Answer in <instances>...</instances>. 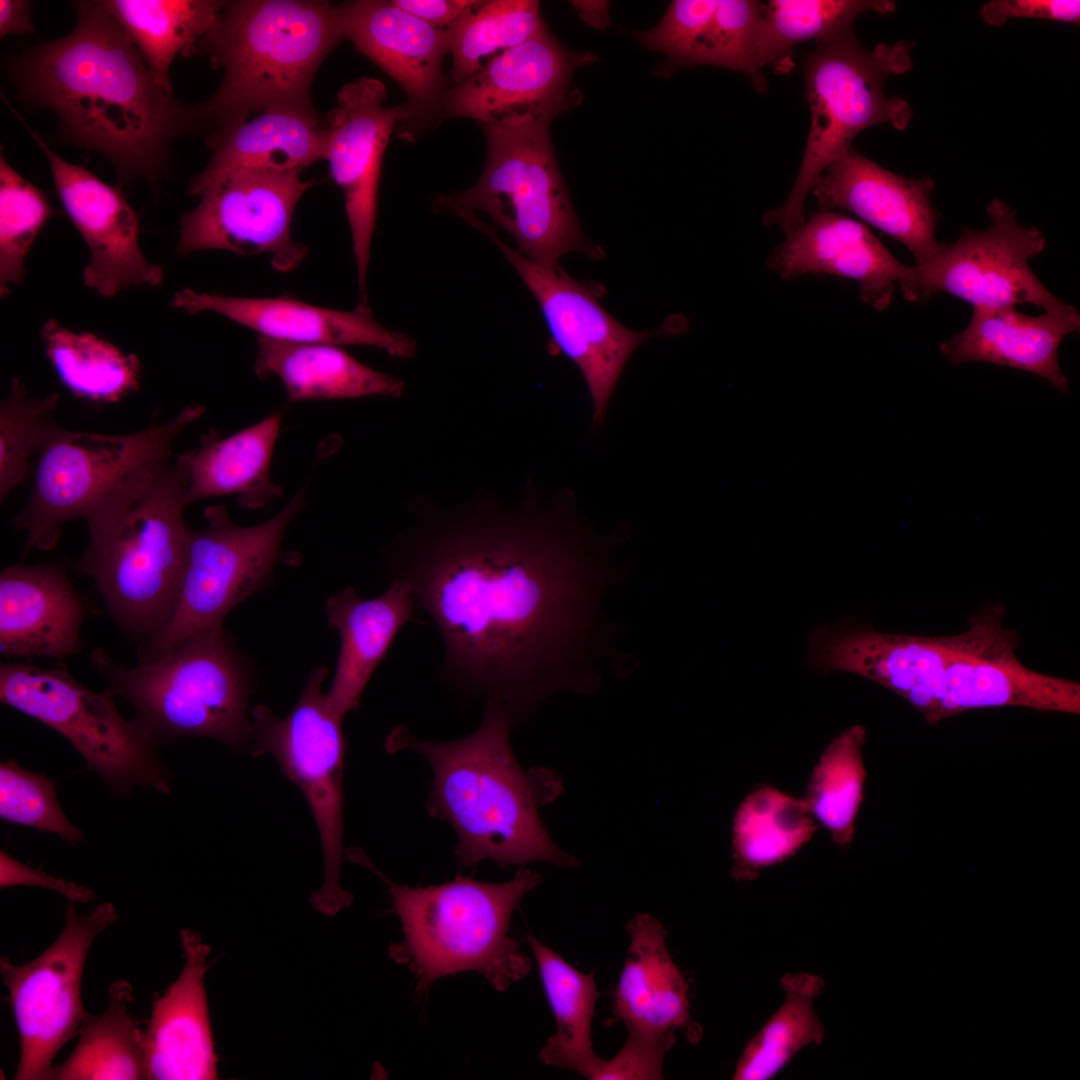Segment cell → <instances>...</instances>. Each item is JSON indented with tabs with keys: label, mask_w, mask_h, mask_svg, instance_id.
<instances>
[{
	"label": "cell",
	"mask_w": 1080,
	"mask_h": 1080,
	"mask_svg": "<svg viewBox=\"0 0 1080 1080\" xmlns=\"http://www.w3.org/2000/svg\"><path fill=\"white\" fill-rule=\"evenodd\" d=\"M896 10L889 0H772L764 11L754 49V63L762 72L773 66L785 73L793 66V48L808 40L824 42L853 30L861 14H887Z\"/></svg>",
	"instance_id": "40"
},
{
	"label": "cell",
	"mask_w": 1080,
	"mask_h": 1080,
	"mask_svg": "<svg viewBox=\"0 0 1080 1080\" xmlns=\"http://www.w3.org/2000/svg\"><path fill=\"white\" fill-rule=\"evenodd\" d=\"M67 36L9 60L21 98L50 109L62 140L95 150L120 186L158 184L172 141L202 126L198 107L182 104L154 78L130 36L102 1H77Z\"/></svg>",
	"instance_id": "2"
},
{
	"label": "cell",
	"mask_w": 1080,
	"mask_h": 1080,
	"mask_svg": "<svg viewBox=\"0 0 1080 1080\" xmlns=\"http://www.w3.org/2000/svg\"><path fill=\"white\" fill-rule=\"evenodd\" d=\"M392 2L427 24L446 29L477 0H393Z\"/></svg>",
	"instance_id": "52"
},
{
	"label": "cell",
	"mask_w": 1080,
	"mask_h": 1080,
	"mask_svg": "<svg viewBox=\"0 0 1080 1080\" xmlns=\"http://www.w3.org/2000/svg\"><path fill=\"white\" fill-rule=\"evenodd\" d=\"M824 980L809 972L787 973L781 978L784 1001L739 1057L733 1079H770L805 1046L820 1044L825 1028L814 1009Z\"/></svg>",
	"instance_id": "41"
},
{
	"label": "cell",
	"mask_w": 1080,
	"mask_h": 1080,
	"mask_svg": "<svg viewBox=\"0 0 1080 1080\" xmlns=\"http://www.w3.org/2000/svg\"><path fill=\"white\" fill-rule=\"evenodd\" d=\"M416 610L410 587L397 579L374 598H362L346 587L327 600V623L339 634L340 650L326 694L340 715L358 709L372 675Z\"/></svg>",
	"instance_id": "31"
},
{
	"label": "cell",
	"mask_w": 1080,
	"mask_h": 1080,
	"mask_svg": "<svg viewBox=\"0 0 1080 1080\" xmlns=\"http://www.w3.org/2000/svg\"><path fill=\"white\" fill-rule=\"evenodd\" d=\"M58 402V393L30 397L24 384L12 379L0 404L1 501L25 481L32 469L31 458L58 426L53 418Z\"/></svg>",
	"instance_id": "44"
},
{
	"label": "cell",
	"mask_w": 1080,
	"mask_h": 1080,
	"mask_svg": "<svg viewBox=\"0 0 1080 1080\" xmlns=\"http://www.w3.org/2000/svg\"><path fill=\"white\" fill-rule=\"evenodd\" d=\"M351 857L386 884L404 934L390 953L409 965L418 990L447 975L476 971L504 991L529 973L531 960L509 935V926L522 898L539 884L538 873L519 866L503 883L458 876L440 885L409 887L390 881L359 851Z\"/></svg>",
	"instance_id": "6"
},
{
	"label": "cell",
	"mask_w": 1080,
	"mask_h": 1080,
	"mask_svg": "<svg viewBox=\"0 0 1080 1080\" xmlns=\"http://www.w3.org/2000/svg\"><path fill=\"white\" fill-rule=\"evenodd\" d=\"M282 413L275 412L227 437L211 431L197 448L177 457L184 463L189 504L234 495L244 509H259L281 497L283 488L270 476Z\"/></svg>",
	"instance_id": "33"
},
{
	"label": "cell",
	"mask_w": 1080,
	"mask_h": 1080,
	"mask_svg": "<svg viewBox=\"0 0 1080 1080\" xmlns=\"http://www.w3.org/2000/svg\"><path fill=\"white\" fill-rule=\"evenodd\" d=\"M580 18L590 26L602 29L610 21L609 6L606 1H572L571 2Z\"/></svg>",
	"instance_id": "54"
},
{
	"label": "cell",
	"mask_w": 1080,
	"mask_h": 1080,
	"mask_svg": "<svg viewBox=\"0 0 1080 1080\" xmlns=\"http://www.w3.org/2000/svg\"><path fill=\"white\" fill-rule=\"evenodd\" d=\"M934 181L897 175L851 147L833 161L811 189L821 208L847 210L904 245L920 265L944 244L935 238Z\"/></svg>",
	"instance_id": "25"
},
{
	"label": "cell",
	"mask_w": 1080,
	"mask_h": 1080,
	"mask_svg": "<svg viewBox=\"0 0 1080 1080\" xmlns=\"http://www.w3.org/2000/svg\"><path fill=\"white\" fill-rule=\"evenodd\" d=\"M301 172L244 169L191 182L188 193L200 201L181 216L177 252L267 254L279 272L297 268L309 250L293 238L291 224L299 199L314 185Z\"/></svg>",
	"instance_id": "16"
},
{
	"label": "cell",
	"mask_w": 1080,
	"mask_h": 1080,
	"mask_svg": "<svg viewBox=\"0 0 1080 1080\" xmlns=\"http://www.w3.org/2000/svg\"><path fill=\"white\" fill-rule=\"evenodd\" d=\"M595 61L592 53L566 48L544 26L482 70L449 86L441 121L470 118L482 127L524 118L552 122L579 101L571 89L575 71Z\"/></svg>",
	"instance_id": "19"
},
{
	"label": "cell",
	"mask_w": 1080,
	"mask_h": 1080,
	"mask_svg": "<svg viewBox=\"0 0 1080 1080\" xmlns=\"http://www.w3.org/2000/svg\"><path fill=\"white\" fill-rule=\"evenodd\" d=\"M866 729L853 725L837 734L813 767L802 798L809 813L840 848L850 845L864 799Z\"/></svg>",
	"instance_id": "42"
},
{
	"label": "cell",
	"mask_w": 1080,
	"mask_h": 1080,
	"mask_svg": "<svg viewBox=\"0 0 1080 1080\" xmlns=\"http://www.w3.org/2000/svg\"><path fill=\"white\" fill-rule=\"evenodd\" d=\"M668 1050L633 1039L610 1059H604L596 1080L661 1079Z\"/></svg>",
	"instance_id": "50"
},
{
	"label": "cell",
	"mask_w": 1080,
	"mask_h": 1080,
	"mask_svg": "<svg viewBox=\"0 0 1080 1080\" xmlns=\"http://www.w3.org/2000/svg\"><path fill=\"white\" fill-rule=\"evenodd\" d=\"M45 353L60 382L77 398L115 403L139 389L141 363L109 341L73 332L55 319L41 329Z\"/></svg>",
	"instance_id": "39"
},
{
	"label": "cell",
	"mask_w": 1080,
	"mask_h": 1080,
	"mask_svg": "<svg viewBox=\"0 0 1080 1080\" xmlns=\"http://www.w3.org/2000/svg\"><path fill=\"white\" fill-rule=\"evenodd\" d=\"M950 636L879 632L823 625L810 636L809 663L819 672L841 671L871 680L910 703L930 725L941 720Z\"/></svg>",
	"instance_id": "23"
},
{
	"label": "cell",
	"mask_w": 1080,
	"mask_h": 1080,
	"mask_svg": "<svg viewBox=\"0 0 1080 1080\" xmlns=\"http://www.w3.org/2000/svg\"><path fill=\"white\" fill-rule=\"evenodd\" d=\"M338 8L344 37L404 90L406 114L396 132L404 140H416L441 121L449 88L442 73L449 54L447 30L427 24L392 1H348Z\"/></svg>",
	"instance_id": "21"
},
{
	"label": "cell",
	"mask_w": 1080,
	"mask_h": 1080,
	"mask_svg": "<svg viewBox=\"0 0 1080 1080\" xmlns=\"http://www.w3.org/2000/svg\"><path fill=\"white\" fill-rule=\"evenodd\" d=\"M254 372L260 378H279L291 402L399 397L404 391L402 380L372 369L331 344L258 336Z\"/></svg>",
	"instance_id": "34"
},
{
	"label": "cell",
	"mask_w": 1080,
	"mask_h": 1080,
	"mask_svg": "<svg viewBox=\"0 0 1080 1080\" xmlns=\"http://www.w3.org/2000/svg\"><path fill=\"white\" fill-rule=\"evenodd\" d=\"M119 918L104 902L80 915L71 902L55 941L28 963L0 958L20 1043L16 1080H51L58 1051L78 1035L88 1012L81 1001L85 961L95 938Z\"/></svg>",
	"instance_id": "14"
},
{
	"label": "cell",
	"mask_w": 1080,
	"mask_h": 1080,
	"mask_svg": "<svg viewBox=\"0 0 1080 1080\" xmlns=\"http://www.w3.org/2000/svg\"><path fill=\"white\" fill-rule=\"evenodd\" d=\"M718 3V0L673 1L655 27L634 32L639 43L666 56L665 63L660 67L663 76L671 75L676 69L687 65Z\"/></svg>",
	"instance_id": "48"
},
{
	"label": "cell",
	"mask_w": 1080,
	"mask_h": 1080,
	"mask_svg": "<svg viewBox=\"0 0 1080 1080\" xmlns=\"http://www.w3.org/2000/svg\"><path fill=\"white\" fill-rule=\"evenodd\" d=\"M103 5L130 36L156 81L173 92L169 70L177 55L197 54L223 1L104 0Z\"/></svg>",
	"instance_id": "38"
},
{
	"label": "cell",
	"mask_w": 1080,
	"mask_h": 1080,
	"mask_svg": "<svg viewBox=\"0 0 1080 1080\" xmlns=\"http://www.w3.org/2000/svg\"><path fill=\"white\" fill-rule=\"evenodd\" d=\"M383 82L361 77L345 84L326 119L330 138L326 159L344 195L361 304H368L367 273L376 226L382 159L393 130L406 114L404 104L386 105Z\"/></svg>",
	"instance_id": "20"
},
{
	"label": "cell",
	"mask_w": 1080,
	"mask_h": 1080,
	"mask_svg": "<svg viewBox=\"0 0 1080 1080\" xmlns=\"http://www.w3.org/2000/svg\"><path fill=\"white\" fill-rule=\"evenodd\" d=\"M20 121L46 156L62 206L89 248L85 286L108 298L130 286H160L163 268L142 253L139 218L121 187L66 161Z\"/></svg>",
	"instance_id": "22"
},
{
	"label": "cell",
	"mask_w": 1080,
	"mask_h": 1080,
	"mask_svg": "<svg viewBox=\"0 0 1080 1080\" xmlns=\"http://www.w3.org/2000/svg\"><path fill=\"white\" fill-rule=\"evenodd\" d=\"M412 512L388 566L441 637L439 679L513 723L573 688L611 559L574 494L546 498L529 480L514 504L488 495Z\"/></svg>",
	"instance_id": "1"
},
{
	"label": "cell",
	"mask_w": 1080,
	"mask_h": 1080,
	"mask_svg": "<svg viewBox=\"0 0 1080 1080\" xmlns=\"http://www.w3.org/2000/svg\"><path fill=\"white\" fill-rule=\"evenodd\" d=\"M980 16L989 25L1001 27L1011 18H1031L1078 24V0H992L980 8Z\"/></svg>",
	"instance_id": "49"
},
{
	"label": "cell",
	"mask_w": 1080,
	"mask_h": 1080,
	"mask_svg": "<svg viewBox=\"0 0 1080 1080\" xmlns=\"http://www.w3.org/2000/svg\"><path fill=\"white\" fill-rule=\"evenodd\" d=\"M306 492L305 485L277 514L254 526L235 524L222 505L208 506L206 526L190 528L175 612L161 633L141 644L138 659L222 628L234 607L267 586L285 532L306 504Z\"/></svg>",
	"instance_id": "13"
},
{
	"label": "cell",
	"mask_w": 1080,
	"mask_h": 1080,
	"mask_svg": "<svg viewBox=\"0 0 1080 1080\" xmlns=\"http://www.w3.org/2000/svg\"><path fill=\"white\" fill-rule=\"evenodd\" d=\"M630 938L614 993L613 1012L627 1038L670 1050L676 1032L697 1042L701 1028L690 1015L689 986L666 945L664 925L647 913L625 925Z\"/></svg>",
	"instance_id": "27"
},
{
	"label": "cell",
	"mask_w": 1080,
	"mask_h": 1080,
	"mask_svg": "<svg viewBox=\"0 0 1080 1080\" xmlns=\"http://www.w3.org/2000/svg\"><path fill=\"white\" fill-rule=\"evenodd\" d=\"M913 46L898 41L866 49L853 30L817 43L805 60L810 129L800 168L787 199L763 216L765 224L778 226L786 235L796 230L806 218L805 201L813 185L859 133L880 124L907 127L910 105L886 96L884 85L890 76L912 69Z\"/></svg>",
	"instance_id": "8"
},
{
	"label": "cell",
	"mask_w": 1080,
	"mask_h": 1080,
	"mask_svg": "<svg viewBox=\"0 0 1080 1080\" xmlns=\"http://www.w3.org/2000/svg\"><path fill=\"white\" fill-rule=\"evenodd\" d=\"M108 992L106 1009L86 1014L77 1045L54 1065L51 1080L148 1079L142 1021L128 1012L133 987L120 979Z\"/></svg>",
	"instance_id": "37"
},
{
	"label": "cell",
	"mask_w": 1080,
	"mask_h": 1080,
	"mask_svg": "<svg viewBox=\"0 0 1080 1080\" xmlns=\"http://www.w3.org/2000/svg\"><path fill=\"white\" fill-rule=\"evenodd\" d=\"M189 476L176 457L118 482L85 518L89 540L74 569L89 576L116 624L146 642L170 622L185 570Z\"/></svg>",
	"instance_id": "4"
},
{
	"label": "cell",
	"mask_w": 1080,
	"mask_h": 1080,
	"mask_svg": "<svg viewBox=\"0 0 1080 1080\" xmlns=\"http://www.w3.org/2000/svg\"><path fill=\"white\" fill-rule=\"evenodd\" d=\"M767 264L786 280L806 274L854 280L861 299L878 312L889 307L896 286L904 296L913 277V266L896 259L864 223L827 208L786 235Z\"/></svg>",
	"instance_id": "24"
},
{
	"label": "cell",
	"mask_w": 1080,
	"mask_h": 1080,
	"mask_svg": "<svg viewBox=\"0 0 1080 1080\" xmlns=\"http://www.w3.org/2000/svg\"><path fill=\"white\" fill-rule=\"evenodd\" d=\"M550 121L524 118L483 126L487 161L471 188L440 196L436 205L456 215L484 212L509 233L532 262L559 268L561 258L603 251L584 235L560 173L549 134Z\"/></svg>",
	"instance_id": "9"
},
{
	"label": "cell",
	"mask_w": 1080,
	"mask_h": 1080,
	"mask_svg": "<svg viewBox=\"0 0 1080 1080\" xmlns=\"http://www.w3.org/2000/svg\"><path fill=\"white\" fill-rule=\"evenodd\" d=\"M205 409L189 404L165 423L155 419L141 430L117 435L58 425L37 455L28 499L12 518V526L27 533L24 555L32 549L53 550L65 523L85 520L130 473L170 458L174 440Z\"/></svg>",
	"instance_id": "10"
},
{
	"label": "cell",
	"mask_w": 1080,
	"mask_h": 1080,
	"mask_svg": "<svg viewBox=\"0 0 1080 1080\" xmlns=\"http://www.w3.org/2000/svg\"><path fill=\"white\" fill-rule=\"evenodd\" d=\"M171 306L189 314L215 312L258 336L285 342L371 346L400 358L413 357L417 348L411 336L387 329L368 305L360 303L354 310L341 311L288 296L232 297L184 288L173 295Z\"/></svg>",
	"instance_id": "26"
},
{
	"label": "cell",
	"mask_w": 1080,
	"mask_h": 1080,
	"mask_svg": "<svg viewBox=\"0 0 1080 1080\" xmlns=\"http://www.w3.org/2000/svg\"><path fill=\"white\" fill-rule=\"evenodd\" d=\"M344 37L338 5L325 1H223L197 53L223 71L219 88L198 105L219 129L280 103L311 104L313 78Z\"/></svg>",
	"instance_id": "5"
},
{
	"label": "cell",
	"mask_w": 1080,
	"mask_h": 1080,
	"mask_svg": "<svg viewBox=\"0 0 1080 1080\" xmlns=\"http://www.w3.org/2000/svg\"><path fill=\"white\" fill-rule=\"evenodd\" d=\"M1004 608L979 610L968 629L950 636L942 683L941 720L992 707L1080 713V684L1036 672L1016 656L1018 634L1004 626Z\"/></svg>",
	"instance_id": "18"
},
{
	"label": "cell",
	"mask_w": 1080,
	"mask_h": 1080,
	"mask_svg": "<svg viewBox=\"0 0 1080 1080\" xmlns=\"http://www.w3.org/2000/svg\"><path fill=\"white\" fill-rule=\"evenodd\" d=\"M324 666L314 668L299 700L281 718L264 706L251 712L250 753L270 755L282 773L303 793L321 841L324 882L311 895L319 912L333 916L348 907L353 896L341 886L343 859V766L346 739L342 719L330 704L322 684Z\"/></svg>",
	"instance_id": "12"
},
{
	"label": "cell",
	"mask_w": 1080,
	"mask_h": 1080,
	"mask_svg": "<svg viewBox=\"0 0 1080 1080\" xmlns=\"http://www.w3.org/2000/svg\"><path fill=\"white\" fill-rule=\"evenodd\" d=\"M84 607L61 563L14 564L0 574V653L63 661L84 647Z\"/></svg>",
	"instance_id": "29"
},
{
	"label": "cell",
	"mask_w": 1080,
	"mask_h": 1080,
	"mask_svg": "<svg viewBox=\"0 0 1080 1080\" xmlns=\"http://www.w3.org/2000/svg\"><path fill=\"white\" fill-rule=\"evenodd\" d=\"M544 26L538 1H477L446 28L452 56L450 86L482 70Z\"/></svg>",
	"instance_id": "43"
},
{
	"label": "cell",
	"mask_w": 1080,
	"mask_h": 1080,
	"mask_svg": "<svg viewBox=\"0 0 1080 1080\" xmlns=\"http://www.w3.org/2000/svg\"><path fill=\"white\" fill-rule=\"evenodd\" d=\"M329 138L327 119L312 104H275L211 132L206 141L210 161L192 182L244 169L302 171L326 159Z\"/></svg>",
	"instance_id": "32"
},
{
	"label": "cell",
	"mask_w": 1080,
	"mask_h": 1080,
	"mask_svg": "<svg viewBox=\"0 0 1080 1080\" xmlns=\"http://www.w3.org/2000/svg\"><path fill=\"white\" fill-rule=\"evenodd\" d=\"M556 1023L539 1053L547 1065L596 1080L603 1060L593 1049L592 1022L598 991L594 973H583L534 935H527Z\"/></svg>",
	"instance_id": "35"
},
{
	"label": "cell",
	"mask_w": 1080,
	"mask_h": 1080,
	"mask_svg": "<svg viewBox=\"0 0 1080 1080\" xmlns=\"http://www.w3.org/2000/svg\"><path fill=\"white\" fill-rule=\"evenodd\" d=\"M470 225L487 235L536 299L557 349L580 371L592 403L591 430L608 415L611 396L636 348L648 339L679 334L683 318L670 316L658 328L637 331L614 318L597 295L561 267L536 264L502 241L477 218Z\"/></svg>",
	"instance_id": "15"
},
{
	"label": "cell",
	"mask_w": 1080,
	"mask_h": 1080,
	"mask_svg": "<svg viewBox=\"0 0 1080 1080\" xmlns=\"http://www.w3.org/2000/svg\"><path fill=\"white\" fill-rule=\"evenodd\" d=\"M1079 326V314L1068 304L1039 316L1017 312L1015 307L973 308L967 327L942 343L940 351L954 365L987 362L1020 369L1068 394L1058 351L1063 339Z\"/></svg>",
	"instance_id": "30"
},
{
	"label": "cell",
	"mask_w": 1080,
	"mask_h": 1080,
	"mask_svg": "<svg viewBox=\"0 0 1080 1080\" xmlns=\"http://www.w3.org/2000/svg\"><path fill=\"white\" fill-rule=\"evenodd\" d=\"M764 3L720 0L714 16L697 41L686 66L715 65L746 75L758 93L766 80L754 63V49Z\"/></svg>",
	"instance_id": "46"
},
{
	"label": "cell",
	"mask_w": 1080,
	"mask_h": 1080,
	"mask_svg": "<svg viewBox=\"0 0 1080 1080\" xmlns=\"http://www.w3.org/2000/svg\"><path fill=\"white\" fill-rule=\"evenodd\" d=\"M185 963L177 979L155 997L143 1029L148 1079L217 1078V1055L205 988L210 947L198 932L180 931Z\"/></svg>",
	"instance_id": "28"
},
{
	"label": "cell",
	"mask_w": 1080,
	"mask_h": 1080,
	"mask_svg": "<svg viewBox=\"0 0 1080 1080\" xmlns=\"http://www.w3.org/2000/svg\"><path fill=\"white\" fill-rule=\"evenodd\" d=\"M817 829L803 799L770 785L753 789L733 818L731 875L738 882L755 880L796 855Z\"/></svg>",
	"instance_id": "36"
},
{
	"label": "cell",
	"mask_w": 1080,
	"mask_h": 1080,
	"mask_svg": "<svg viewBox=\"0 0 1080 1080\" xmlns=\"http://www.w3.org/2000/svg\"><path fill=\"white\" fill-rule=\"evenodd\" d=\"M92 667L107 689L128 702L133 720L158 746L193 737L232 750L249 745L252 671L222 628L189 638L128 667L102 648Z\"/></svg>",
	"instance_id": "7"
},
{
	"label": "cell",
	"mask_w": 1080,
	"mask_h": 1080,
	"mask_svg": "<svg viewBox=\"0 0 1080 1080\" xmlns=\"http://www.w3.org/2000/svg\"><path fill=\"white\" fill-rule=\"evenodd\" d=\"M114 698L108 689L97 693L83 686L63 661L52 668L0 666L1 702L63 736L112 794L124 798L136 788L169 793L158 745L121 715Z\"/></svg>",
	"instance_id": "11"
},
{
	"label": "cell",
	"mask_w": 1080,
	"mask_h": 1080,
	"mask_svg": "<svg viewBox=\"0 0 1080 1080\" xmlns=\"http://www.w3.org/2000/svg\"><path fill=\"white\" fill-rule=\"evenodd\" d=\"M33 886L50 889L58 892L70 902L87 903L96 898L93 890L67 881L61 877H55L32 868L29 865L18 862L4 850L0 852V887Z\"/></svg>",
	"instance_id": "51"
},
{
	"label": "cell",
	"mask_w": 1080,
	"mask_h": 1080,
	"mask_svg": "<svg viewBox=\"0 0 1080 1080\" xmlns=\"http://www.w3.org/2000/svg\"><path fill=\"white\" fill-rule=\"evenodd\" d=\"M33 3L26 0L0 1V37L12 34H30L35 32L31 21Z\"/></svg>",
	"instance_id": "53"
},
{
	"label": "cell",
	"mask_w": 1080,
	"mask_h": 1080,
	"mask_svg": "<svg viewBox=\"0 0 1080 1080\" xmlns=\"http://www.w3.org/2000/svg\"><path fill=\"white\" fill-rule=\"evenodd\" d=\"M0 818L56 834L72 845L84 840L83 832L61 809L53 780L20 767L14 760L0 763Z\"/></svg>",
	"instance_id": "47"
},
{
	"label": "cell",
	"mask_w": 1080,
	"mask_h": 1080,
	"mask_svg": "<svg viewBox=\"0 0 1080 1080\" xmlns=\"http://www.w3.org/2000/svg\"><path fill=\"white\" fill-rule=\"evenodd\" d=\"M55 211L46 195L0 157V293L22 282L25 257Z\"/></svg>",
	"instance_id": "45"
},
{
	"label": "cell",
	"mask_w": 1080,
	"mask_h": 1080,
	"mask_svg": "<svg viewBox=\"0 0 1080 1080\" xmlns=\"http://www.w3.org/2000/svg\"><path fill=\"white\" fill-rule=\"evenodd\" d=\"M990 226L965 229L958 240L920 265H913L910 302L930 300L948 293L973 308H1006L1032 304L1045 312L1062 309L1056 298L1033 273L1029 261L1046 247L1044 234L1022 226L1015 210L994 199L987 206Z\"/></svg>",
	"instance_id": "17"
},
{
	"label": "cell",
	"mask_w": 1080,
	"mask_h": 1080,
	"mask_svg": "<svg viewBox=\"0 0 1080 1080\" xmlns=\"http://www.w3.org/2000/svg\"><path fill=\"white\" fill-rule=\"evenodd\" d=\"M507 711L485 703L479 727L450 742L422 740L399 725L389 737L392 751L412 750L433 773L427 812L447 821L457 834L454 849L464 866L492 860L501 867L549 862L573 867L577 860L559 849L542 825L538 809L561 793L558 773L524 769L510 744Z\"/></svg>",
	"instance_id": "3"
}]
</instances>
